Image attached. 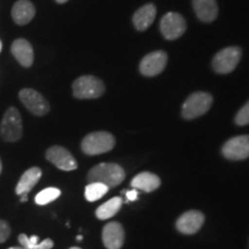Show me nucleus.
<instances>
[{"label":"nucleus","instance_id":"nucleus-1","mask_svg":"<svg viewBox=\"0 0 249 249\" xmlns=\"http://www.w3.org/2000/svg\"><path fill=\"white\" fill-rule=\"evenodd\" d=\"M124 179V171L114 163H101L93 166L88 173V182H101L108 188L120 185Z\"/></svg>","mask_w":249,"mask_h":249},{"label":"nucleus","instance_id":"nucleus-2","mask_svg":"<svg viewBox=\"0 0 249 249\" xmlns=\"http://www.w3.org/2000/svg\"><path fill=\"white\" fill-rule=\"evenodd\" d=\"M114 145H116V139L112 134L107 132L90 133L81 143L82 151L88 156L105 154V152L112 150Z\"/></svg>","mask_w":249,"mask_h":249},{"label":"nucleus","instance_id":"nucleus-3","mask_svg":"<svg viewBox=\"0 0 249 249\" xmlns=\"http://www.w3.org/2000/svg\"><path fill=\"white\" fill-rule=\"evenodd\" d=\"M213 101V96L208 92L197 91L192 93L182 105V117L187 120H192L203 116L210 110Z\"/></svg>","mask_w":249,"mask_h":249},{"label":"nucleus","instance_id":"nucleus-4","mask_svg":"<svg viewBox=\"0 0 249 249\" xmlns=\"http://www.w3.org/2000/svg\"><path fill=\"white\" fill-rule=\"evenodd\" d=\"M104 91V83L96 76L83 75L73 82V95L77 99L98 98Z\"/></svg>","mask_w":249,"mask_h":249},{"label":"nucleus","instance_id":"nucleus-5","mask_svg":"<svg viewBox=\"0 0 249 249\" xmlns=\"http://www.w3.org/2000/svg\"><path fill=\"white\" fill-rule=\"evenodd\" d=\"M23 127L20 112L15 107H8L0 124V135L6 142H17L22 138Z\"/></svg>","mask_w":249,"mask_h":249},{"label":"nucleus","instance_id":"nucleus-6","mask_svg":"<svg viewBox=\"0 0 249 249\" xmlns=\"http://www.w3.org/2000/svg\"><path fill=\"white\" fill-rule=\"evenodd\" d=\"M242 50L239 46H229L220 50L213 59V68L218 74H230L241 60Z\"/></svg>","mask_w":249,"mask_h":249},{"label":"nucleus","instance_id":"nucleus-7","mask_svg":"<svg viewBox=\"0 0 249 249\" xmlns=\"http://www.w3.org/2000/svg\"><path fill=\"white\" fill-rule=\"evenodd\" d=\"M18 98L22 104L35 116L42 117L49 113L50 104L42 93L36 90L26 88L18 92Z\"/></svg>","mask_w":249,"mask_h":249},{"label":"nucleus","instance_id":"nucleus-8","mask_svg":"<svg viewBox=\"0 0 249 249\" xmlns=\"http://www.w3.org/2000/svg\"><path fill=\"white\" fill-rule=\"evenodd\" d=\"M186 28L187 24L182 15L174 12L166 13L160 20V31L166 39L173 40L179 38L185 34Z\"/></svg>","mask_w":249,"mask_h":249},{"label":"nucleus","instance_id":"nucleus-9","mask_svg":"<svg viewBox=\"0 0 249 249\" xmlns=\"http://www.w3.org/2000/svg\"><path fill=\"white\" fill-rule=\"evenodd\" d=\"M224 157L230 160H244L249 158V135H239L230 139L223 145Z\"/></svg>","mask_w":249,"mask_h":249},{"label":"nucleus","instance_id":"nucleus-10","mask_svg":"<svg viewBox=\"0 0 249 249\" xmlns=\"http://www.w3.org/2000/svg\"><path fill=\"white\" fill-rule=\"evenodd\" d=\"M167 64V54L164 51L148 53L140 62V71L144 76H156L164 71Z\"/></svg>","mask_w":249,"mask_h":249},{"label":"nucleus","instance_id":"nucleus-11","mask_svg":"<svg viewBox=\"0 0 249 249\" xmlns=\"http://www.w3.org/2000/svg\"><path fill=\"white\" fill-rule=\"evenodd\" d=\"M46 160L62 171H73L77 169V163L73 155L66 148L53 145L46 151Z\"/></svg>","mask_w":249,"mask_h":249},{"label":"nucleus","instance_id":"nucleus-12","mask_svg":"<svg viewBox=\"0 0 249 249\" xmlns=\"http://www.w3.org/2000/svg\"><path fill=\"white\" fill-rule=\"evenodd\" d=\"M103 244L107 249H120L124 245V231L121 224L111 222L103 229Z\"/></svg>","mask_w":249,"mask_h":249},{"label":"nucleus","instance_id":"nucleus-13","mask_svg":"<svg viewBox=\"0 0 249 249\" xmlns=\"http://www.w3.org/2000/svg\"><path fill=\"white\" fill-rule=\"evenodd\" d=\"M204 223V216L200 211H187L179 217L177 229L183 234H194L201 229Z\"/></svg>","mask_w":249,"mask_h":249},{"label":"nucleus","instance_id":"nucleus-14","mask_svg":"<svg viewBox=\"0 0 249 249\" xmlns=\"http://www.w3.org/2000/svg\"><path fill=\"white\" fill-rule=\"evenodd\" d=\"M11 52L22 67L29 68L34 64V49L27 39H15L11 46Z\"/></svg>","mask_w":249,"mask_h":249},{"label":"nucleus","instance_id":"nucleus-15","mask_svg":"<svg viewBox=\"0 0 249 249\" xmlns=\"http://www.w3.org/2000/svg\"><path fill=\"white\" fill-rule=\"evenodd\" d=\"M36 9L30 0H18L12 8V18L18 26H26L35 18Z\"/></svg>","mask_w":249,"mask_h":249},{"label":"nucleus","instance_id":"nucleus-16","mask_svg":"<svg viewBox=\"0 0 249 249\" xmlns=\"http://www.w3.org/2000/svg\"><path fill=\"white\" fill-rule=\"evenodd\" d=\"M157 8L154 4H147L140 7L133 15V23L139 31L147 30L154 23Z\"/></svg>","mask_w":249,"mask_h":249},{"label":"nucleus","instance_id":"nucleus-17","mask_svg":"<svg viewBox=\"0 0 249 249\" xmlns=\"http://www.w3.org/2000/svg\"><path fill=\"white\" fill-rule=\"evenodd\" d=\"M195 14L203 22H213L218 17L216 0H193Z\"/></svg>","mask_w":249,"mask_h":249},{"label":"nucleus","instance_id":"nucleus-18","mask_svg":"<svg viewBox=\"0 0 249 249\" xmlns=\"http://www.w3.org/2000/svg\"><path fill=\"white\" fill-rule=\"evenodd\" d=\"M40 177H42V170L39 167H31V169L27 170L26 172L22 174L21 179L18 180L15 192L18 196L28 195L31 192V189L37 185L39 181Z\"/></svg>","mask_w":249,"mask_h":249},{"label":"nucleus","instance_id":"nucleus-19","mask_svg":"<svg viewBox=\"0 0 249 249\" xmlns=\"http://www.w3.org/2000/svg\"><path fill=\"white\" fill-rule=\"evenodd\" d=\"M130 185L135 189H140V191H143L145 193H150L156 191L160 186V179L154 173L142 172L134 177Z\"/></svg>","mask_w":249,"mask_h":249},{"label":"nucleus","instance_id":"nucleus-20","mask_svg":"<svg viewBox=\"0 0 249 249\" xmlns=\"http://www.w3.org/2000/svg\"><path fill=\"white\" fill-rule=\"evenodd\" d=\"M121 205H123V200H121V197H119V196H116V197L105 202L101 207H98L97 210H96V216L101 220L110 219V218L116 216L118 213Z\"/></svg>","mask_w":249,"mask_h":249},{"label":"nucleus","instance_id":"nucleus-21","mask_svg":"<svg viewBox=\"0 0 249 249\" xmlns=\"http://www.w3.org/2000/svg\"><path fill=\"white\" fill-rule=\"evenodd\" d=\"M18 242L24 249H51L54 246L51 239H45V240L39 241L37 235L28 236L24 233L18 235Z\"/></svg>","mask_w":249,"mask_h":249},{"label":"nucleus","instance_id":"nucleus-22","mask_svg":"<svg viewBox=\"0 0 249 249\" xmlns=\"http://www.w3.org/2000/svg\"><path fill=\"white\" fill-rule=\"evenodd\" d=\"M108 187L101 182H89L85 189L86 200L89 202L98 201L108 192Z\"/></svg>","mask_w":249,"mask_h":249},{"label":"nucleus","instance_id":"nucleus-23","mask_svg":"<svg viewBox=\"0 0 249 249\" xmlns=\"http://www.w3.org/2000/svg\"><path fill=\"white\" fill-rule=\"evenodd\" d=\"M60 189L54 188V187H49V188L40 191L38 194L35 196V202L36 204L38 205L49 204L51 203V202H53L54 200H57L59 196H60Z\"/></svg>","mask_w":249,"mask_h":249},{"label":"nucleus","instance_id":"nucleus-24","mask_svg":"<svg viewBox=\"0 0 249 249\" xmlns=\"http://www.w3.org/2000/svg\"><path fill=\"white\" fill-rule=\"evenodd\" d=\"M235 124L238 126H246L249 124V101L239 110L235 116Z\"/></svg>","mask_w":249,"mask_h":249},{"label":"nucleus","instance_id":"nucleus-25","mask_svg":"<svg viewBox=\"0 0 249 249\" xmlns=\"http://www.w3.org/2000/svg\"><path fill=\"white\" fill-rule=\"evenodd\" d=\"M11 235V227L6 220L0 219V244H4Z\"/></svg>","mask_w":249,"mask_h":249},{"label":"nucleus","instance_id":"nucleus-26","mask_svg":"<svg viewBox=\"0 0 249 249\" xmlns=\"http://www.w3.org/2000/svg\"><path fill=\"white\" fill-rule=\"evenodd\" d=\"M126 196H127V200L133 202L138 198V192H136V189H132V191L126 192Z\"/></svg>","mask_w":249,"mask_h":249},{"label":"nucleus","instance_id":"nucleus-27","mask_svg":"<svg viewBox=\"0 0 249 249\" xmlns=\"http://www.w3.org/2000/svg\"><path fill=\"white\" fill-rule=\"evenodd\" d=\"M28 201V195L21 196V202H27Z\"/></svg>","mask_w":249,"mask_h":249},{"label":"nucleus","instance_id":"nucleus-28","mask_svg":"<svg viewBox=\"0 0 249 249\" xmlns=\"http://www.w3.org/2000/svg\"><path fill=\"white\" fill-rule=\"evenodd\" d=\"M55 1H57L58 4H65V2H67L68 0H55Z\"/></svg>","mask_w":249,"mask_h":249},{"label":"nucleus","instance_id":"nucleus-29","mask_svg":"<svg viewBox=\"0 0 249 249\" xmlns=\"http://www.w3.org/2000/svg\"><path fill=\"white\" fill-rule=\"evenodd\" d=\"M8 249H24L22 246H21V247H11V248H8Z\"/></svg>","mask_w":249,"mask_h":249},{"label":"nucleus","instance_id":"nucleus-30","mask_svg":"<svg viewBox=\"0 0 249 249\" xmlns=\"http://www.w3.org/2000/svg\"><path fill=\"white\" fill-rule=\"evenodd\" d=\"M77 241H81V240H82V235H77Z\"/></svg>","mask_w":249,"mask_h":249},{"label":"nucleus","instance_id":"nucleus-31","mask_svg":"<svg viewBox=\"0 0 249 249\" xmlns=\"http://www.w3.org/2000/svg\"><path fill=\"white\" fill-rule=\"evenodd\" d=\"M2 171V164H1V160H0V173H1Z\"/></svg>","mask_w":249,"mask_h":249},{"label":"nucleus","instance_id":"nucleus-32","mask_svg":"<svg viewBox=\"0 0 249 249\" xmlns=\"http://www.w3.org/2000/svg\"><path fill=\"white\" fill-rule=\"evenodd\" d=\"M1 50H2V43L1 40H0V52H1Z\"/></svg>","mask_w":249,"mask_h":249},{"label":"nucleus","instance_id":"nucleus-33","mask_svg":"<svg viewBox=\"0 0 249 249\" xmlns=\"http://www.w3.org/2000/svg\"><path fill=\"white\" fill-rule=\"evenodd\" d=\"M70 249H81V248H79V247H71V248H70Z\"/></svg>","mask_w":249,"mask_h":249}]
</instances>
